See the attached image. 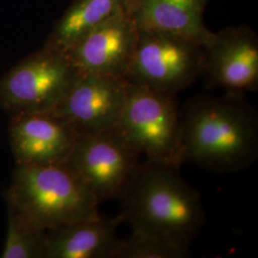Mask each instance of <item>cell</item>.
<instances>
[{
    "label": "cell",
    "mask_w": 258,
    "mask_h": 258,
    "mask_svg": "<svg viewBox=\"0 0 258 258\" xmlns=\"http://www.w3.org/2000/svg\"><path fill=\"white\" fill-rule=\"evenodd\" d=\"M182 111L181 166L215 172L249 167L258 156V119L242 93L198 96Z\"/></svg>",
    "instance_id": "6da1fadb"
},
{
    "label": "cell",
    "mask_w": 258,
    "mask_h": 258,
    "mask_svg": "<svg viewBox=\"0 0 258 258\" xmlns=\"http://www.w3.org/2000/svg\"><path fill=\"white\" fill-rule=\"evenodd\" d=\"M175 166L142 163L120 195L122 221L188 249L205 221L199 194Z\"/></svg>",
    "instance_id": "7a4b0ae2"
},
{
    "label": "cell",
    "mask_w": 258,
    "mask_h": 258,
    "mask_svg": "<svg viewBox=\"0 0 258 258\" xmlns=\"http://www.w3.org/2000/svg\"><path fill=\"white\" fill-rule=\"evenodd\" d=\"M5 196L9 212L40 231L99 213L98 200L64 164H16Z\"/></svg>",
    "instance_id": "3957f363"
},
{
    "label": "cell",
    "mask_w": 258,
    "mask_h": 258,
    "mask_svg": "<svg viewBox=\"0 0 258 258\" xmlns=\"http://www.w3.org/2000/svg\"><path fill=\"white\" fill-rule=\"evenodd\" d=\"M115 127L148 162L181 166L182 111L174 94L129 83Z\"/></svg>",
    "instance_id": "277c9868"
},
{
    "label": "cell",
    "mask_w": 258,
    "mask_h": 258,
    "mask_svg": "<svg viewBox=\"0 0 258 258\" xmlns=\"http://www.w3.org/2000/svg\"><path fill=\"white\" fill-rule=\"evenodd\" d=\"M141 159L112 127L80 135L63 164L101 204L120 198L142 165Z\"/></svg>",
    "instance_id": "5b68a950"
},
{
    "label": "cell",
    "mask_w": 258,
    "mask_h": 258,
    "mask_svg": "<svg viewBox=\"0 0 258 258\" xmlns=\"http://www.w3.org/2000/svg\"><path fill=\"white\" fill-rule=\"evenodd\" d=\"M78 75L67 54L45 46L0 79V108L10 116L52 112Z\"/></svg>",
    "instance_id": "8992f818"
},
{
    "label": "cell",
    "mask_w": 258,
    "mask_h": 258,
    "mask_svg": "<svg viewBox=\"0 0 258 258\" xmlns=\"http://www.w3.org/2000/svg\"><path fill=\"white\" fill-rule=\"evenodd\" d=\"M204 46L172 35L139 31L138 39L123 78L158 91L177 93L200 77Z\"/></svg>",
    "instance_id": "52a82bcc"
},
{
    "label": "cell",
    "mask_w": 258,
    "mask_h": 258,
    "mask_svg": "<svg viewBox=\"0 0 258 258\" xmlns=\"http://www.w3.org/2000/svg\"><path fill=\"white\" fill-rule=\"evenodd\" d=\"M200 77L210 88L226 92L256 91L258 88V37L246 25H236L213 33L204 46Z\"/></svg>",
    "instance_id": "ba28073f"
},
{
    "label": "cell",
    "mask_w": 258,
    "mask_h": 258,
    "mask_svg": "<svg viewBox=\"0 0 258 258\" xmlns=\"http://www.w3.org/2000/svg\"><path fill=\"white\" fill-rule=\"evenodd\" d=\"M128 86L123 77L79 74L51 113L79 135L115 127Z\"/></svg>",
    "instance_id": "9c48e42d"
},
{
    "label": "cell",
    "mask_w": 258,
    "mask_h": 258,
    "mask_svg": "<svg viewBox=\"0 0 258 258\" xmlns=\"http://www.w3.org/2000/svg\"><path fill=\"white\" fill-rule=\"evenodd\" d=\"M138 36V28L121 10L82 37L67 55L79 74L123 77Z\"/></svg>",
    "instance_id": "30bf717a"
},
{
    "label": "cell",
    "mask_w": 258,
    "mask_h": 258,
    "mask_svg": "<svg viewBox=\"0 0 258 258\" xmlns=\"http://www.w3.org/2000/svg\"><path fill=\"white\" fill-rule=\"evenodd\" d=\"M9 141L16 164H63L80 136L51 112L10 116Z\"/></svg>",
    "instance_id": "8fae6325"
},
{
    "label": "cell",
    "mask_w": 258,
    "mask_h": 258,
    "mask_svg": "<svg viewBox=\"0 0 258 258\" xmlns=\"http://www.w3.org/2000/svg\"><path fill=\"white\" fill-rule=\"evenodd\" d=\"M210 0H124L123 10L139 31L183 37L206 46L213 33L205 25Z\"/></svg>",
    "instance_id": "7c38bea8"
},
{
    "label": "cell",
    "mask_w": 258,
    "mask_h": 258,
    "mask_svg": "<svg viewBox=\"0 0 258 258\" xmlns=\"http://www.w3.org/2000/svg\"><path fill=\"white\" fill-rule=\"evenodd\" d=\"M121 222L98 213L46 231L44 258H112Z\"/></svg>",
    "instance_id": "4fadbf2b"
},
{
    "label": "cell",
    "mask_w": 258,
    "mask_h": 258,
    "mask_svg": "<svg viewBox=\"0 0 258 258\" xmlns=\"http://www.w3.org/2000/svg\"><path fill=\"white\" fill-rule=\"evenodd\" d=\"M123 3L124 0H73L55 23L45 46L67 54L87 33L123 10Z\"/></svg>",
    "instance_id": "5bb4252c"
},
{
    "label": "cell",
    "mask_w": 258,
    "mask_h": 258,
    "mask_svg": "<svg viewBox=\"0 0 258 258\" xmlns=\"http://www.w3.org/2000/svg\"><path fill=\"white\" fill-rule=\"evenodd\" d=\"M189 250L155 234L132 231L119 239L112 258H184Z\"/></svg>",
    "instance_id": "9a60e30c"
},
{
    "label": "cell",
    "mask_w": 258,
    "mask_h": 258,
    "mask_svg": "<svg viewBox=\"0 0 258 258\" xmlns=\"http://www.w3.org/2000/svg\"><path fill=\"white\" fill-rule=\"evenodd\" d=\"M46 231L31 228L8 211L7 232L1 258H44Z\"/></svg>",
    "instance_id": "2e32d148"
}]
</instances>
